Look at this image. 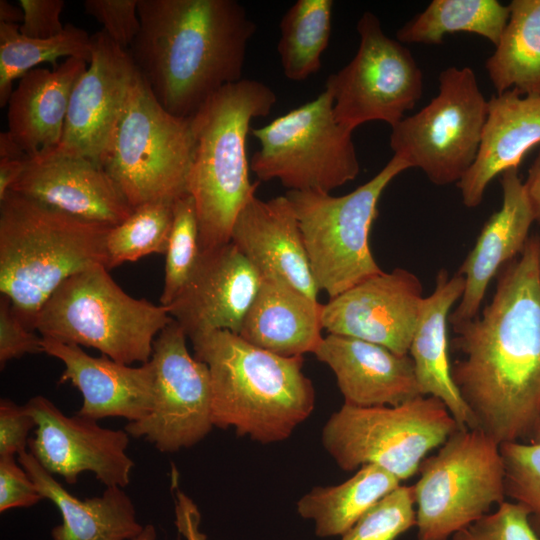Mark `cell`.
I'll list each match as a JSON object with an SVG mask.
<instances>
[{
	"label": "cell",
	"instance_id": "cell-1",
	"mask_svg": "<svg viewBox=\"0 0 540 540\" xmlns=\"http://www.w3.org/2000/svg\"><path fill=\"white\" fill-rule=\"evenodd\" d=\"M538 236L501 268L495 292L473 319L452 325L453 381L476 429L498 444L528 442L540 417Z\"/></svg>",
	"mask_w": 540,
	"mask_h": 540
},
{
	"label": "cell",
	"instance_id": "cell-2",
	"mask_svg": "<svg viewBox=\"0 0 540 540\" xmlns=\"http://www.w3.org/2000/svg\"><path fill=\"white\" fill-rule=\"evenodd\" d=\"M140 30L127 49L157 102L191 117L240 81L256 25L235 0H138Z\"/></svg>",
	"mask_w": 540,
	"mask_h": 540
},
{
	"label": "cell",
	"instance_id": "cell-3",
	"mask_svg": "<svg viewBox=\"0 0 540 540\" xmlns=\"http://www.w3.org/2000/svg\"><path fill=\"white\" fill-rule=\"evenodd\" d=\"M210 372L212 421L263 444L288 439L315 407L303 356L283 357L216 330L190 337Z\"/></svg>",
	"mask_w": 540,
	"mask_h": 540
},
{
	"label": "cell",
	"instance_id": "cell-4",
	"mask_svg": "<svg viewBox=\"0 0 540 540\" xmlns=\"http://www.w3.org/2000/svg\"><path fill=\"white\" fill-rule=\"evenodd\" d=\"M113 226L83 220L9 191L0 200V292L31 331L68 277L107 264Z\"/></svg>",
	"mask_w": 540,
	"mask_h": 540
},
{
	"label": "cell",
	"instance_id": "cell-5",
	"mask_svg": "<svg viewBox=\"0 0 540 540\" xmlns=\"http://www.w3.org/2000/svg\"><path fill=\"white\" fill-rule=\"evenodd\" d=\"M277 101L266 84L250 79L228 84L190 118L195 139L187 182L199 228L200 251L231 242L240 211L255 197L247 135L254 118L265 117Z\"/></svg>",
	"mask_w": 540,
	"mask_h": 540
},
{
	"label": "cell",
	"instance_id": "cell-6",
	"mask_svg": "<svg viewBox=\"0 0 540 540\" xmlns=\"http://www.w3.org/2000/svg\"><path fill=\"white\" fill-rule=\"evenodd\" d=\"M108 271L97 265L68 277L41 307L34 329L118 363H147L155 338L173 318L166 306L128 295Z\"/></svg>",
	"mask_w": 540,
	"mask_h": 540
},
{
	"label": "cell",
	"instance_id": "cell-7",
	"mask_svg": "<svg viewBox=\"0 0 540 540\" xmlns=\"http://www.w3.org/2000/svg\"><path fill=\"white\" fill-rule=\"evenodd\" d=\"M194 147L191 118L167 112L138 72L100 164L134 209L188 194Z\"/></svg>",
	"mask_w": 540,
	"mask_h": 540
},
{
	"label": "cell",
	"instance_id": "cell-8",
	"mask_svg": "<svg viewBox=\"0 0 540 540\" xmlns=\"http://www.w3.org/2000/svg\"><path fill=\"white\" fill-rule=\"evenodd\" d=\"M409 168L403 158L393 155L373 178L348 194L286 192L298 219L314 282L329 298L383 271L369 246L370 229L382 193Z\"/></svg>",
	"mask_w": 540,
	"mask_h": 540
},
{
	"label": "cell",
	"instance_id": "cell-9",
	"mask_svg": "<svg viewBox=\"0 0 540 540\" xmlns=\"http://www.w3.org/2000/svg\"><path fill=\"white\" fill-rule=\"evenodd\" d=\"M459 429L440 399L418 396L397 406L343 404L324 424L321 442L344 471L374 464L403 481Z\"/></svg>",
	"mask_w": 540,
	"mask_h": 540
},
{
	"label": "cell",
	"instance_id": "cell-10",
	"mask_svg": "<svg viewBox=\"0 0 540 540\" xmlns=\"http://www.w3.org/2000/svg\"><path fill=\"white\" fill-rule=\"evenodd\" d=\"M418 473L417 540H448L507 497L500 444L480 429L454 432Z\"/></svg>",
	"mask_w": 540,
	"mask_h": 540
},
{
	"label": "cell",
	"instance_id": "cell-11",
	"mask_svg": "<svg viewBox=\"0 0 540 540\" xmlns=\"http://www.w3.org/2000/svg\"><path fill=\"white\" fill-rule=\"evenodd\" d=\"M250 133L259 143L250 162L259 181L277 179L288 191L330 193L360 172L352 132L336 121L325 89Z\"/></svg>",
	"mask_w": 540,
	"mask_h": 540
},
{
	"label": "cell",
	"instance_id": "cell-12",
	"mask_svg": "<svg viewBox=\"0 0 540 540\" xmlns=\"http://www.w3.org/2000/svg\"><path fill=\"white\" fill-rule=\"evenodd\" d=\"M438 83L427 105L391 127L390 147L410 168L443 186L458 183L474 163L488 100L470 67H448Z\"/></svg>",
	"mask_w": 540,
	"mask_h": 540
},
{
	"label": "cell",
	"instance_id": "cell-13",
	"mask_svg": "<svg viewBox=\"0 0 540 540\" xmlns=\"http://www.w3.org/2000/svg\"><path fill=\"white\" fill-rule=\"evenodd\" d=\"M357 32L360 42L355 56L325 82L335 119L351 132L370 121L392 127L421 99L422 71L410 50L388 37L372 12L362 14Z\"/></svg>",
	"mask_w": 540,
	"mask_h": 540
},
{
	"label": "cell",
	"instance_id": "cell-14",
	"mask_svg": "<svg viewBox=\"0 0 540 540\" xmlns=\"http://www.w3.org/2000/svg\"><path fill=\"white\" fill-rule=\"evenodd\" d=\"M187 335L174 320L153 343L154 404L144 419L128 422L124 430L144 438L163 453L190 448L214 427L208 366L188 351Z\"/></svg>",
	"mask_w": 540,
	"mask_h": 540
},
{
	"label": "cell",
	"instance_id": "cell-15",
	"mask_svg": "<svg viewBox=\"0 0 540 540\" xmlns=\"http://www.w3.org/2000/svg\"><path fill=\"white\" fill-rule=\"evenodd\" d=\"M25 405L36 422L29 452L50 474L69 484L83 472H92L106 487L129 484L134 462L127 453L130 435L125 430L104 428L77 414L67 416L41 395Z\"/></svg>",
	"mask_w": 540,
	"mask_h": 540
},
{
	"label": "cell",
	"instance_id": "cell-16",
	"mask_svg": "<svg viewBox=\"0 0 540 540\" xmlns=\"http://www.w3.org/2000/svg\"><path fill=\"white\" fill-rule=\"evenodd\" d=\"M91 44L90 65L73 87L62 138L54 149L100 164L138 71L127 50L105 31L91 35Z\"/></svg>",
	"mask_w": 540,
	"mask_h": 540
},
{
	"label": "cell",
	"instance_id": "cell-17",
	"mask_svg": "<svg viewBox=\"0 0 540 540\" xmlns=\"http://www.w3.org/2000/svg\"><path fill=\"white\" fill-rule=\"evenodd\" d=\"M423 298L422 284L412 272L382 271L323 304V329L407 355Z\"/></svg>",
	"mask_w": 540,
	"mask_h": 540
},
{
	"label": "cell",
	"instance_id": "cell-18",
	"mask_svg": "<svg viewBox=\"0 0 540 540\" xmlns=\"http://www.w3.org/2000/svg\"><path fill=\"white\" fill-rule=\"evenodd\" d=\"M261 275L232 243L200 251L177 298L167 306L187 337L216 330L239 335Z\"/></svg>",
	"mask_w": 540,
	"mask_h": 540
},
{
	"label": "cell",
	"instance_id": "cell-19",
	"mask_svg": "<svg viewBox=\"0 0 540 540\" xmlns=\"http://www.w3.org/2000/svg\"><path fill=\"white\" fill-rule=\"evenodd\" d=\"M10 191L83 220L116 226L133 209L97 162L51 149L30 158Z\"/></svg>",
	"mask_w": 540,
	"mask_h": 540
},
{
	"label": "cell",
	"instance_id": "cell-20",
	"mask_svg": "<svg viewBox=\"0 0 540 540\" xmlns=\"http://www.w3.org/2000/svg\"><path fill=\"white\" fill-rule=\"evenodd\" d=\"M43 352L59 359L65 369L59 383L69 382L83 399L77 415L94 421L120 417L135 422L148 416L154 404L155 367H133L102 355L94 357L80 346L42 337Z\"/></svg>",
	"mask_w": 540,
	"mask_h": 540
},
{
	"label": "cell",
	"instance_id": "cell-21",
	"mask_svg": "<svg viewBox=\"0 0 540 540\" xmlns=\"http://www.w3.org/2000/svg\"><path fill=\"white\" fill-rule=\"evenodd\" d=\"M313 354L334 373L344 404L397 406L422 396L409 354L336 334L323 337Z\"/></svg>",
	"mask_w": 540,
	"mask_h": 540
},
{
	"label": "cell",
	"instance_id": "cell-22",
	"mask_svg": "<svg viewBox=\"0 0 540 540\" xmlns=\"http://www.w3.org/2000/svg\"><path fill=\"white\" fill-rule=\"evenodd\" d=\"M502 205L485 222L459 273L465 280L463 295L449 315L456 325L473 319L495 275L520 254L528 239L535 215L518 168L501 174Z\"/></svg>",
	"mask_w": 540,
	"mask_h": 540
},
{
	"label": "cell",
	"instance_id": "cell-23",
	"mask_svg": "<svg viewBox=\"0 0 540 540\" xmlns=\"http://www.w3.org/2000/svg\"><path fill=\"white\" fill-rule=\"evenodd\" d=\"M231 242L261 277L277 276L312 299L317 288L298 219L286 195L268 201L253 197L238 214Z\"/></svg>",
	"mask_w": 540,
	"mask_h": 540
},
{
	"label": "cell",
	"instance_id": "cell-24",
	"mask_svg": "<svg viewBox=\"0 0 540 540\" xmlns=\"http://www.w3.org/2000/svg\"><path fill=\"white\" fill-rule=\"evenodd\" d=\"M540 144V95L516 90L493 95L476 159L457 183L463 204L475 208L489 183L499 174L518 168L525 154Z\"/></svg>",
	"mask_w": 540,
	"mask_h": 540
},
{
	"label": "cell",
	"instance_id": "cell-25",
	"mask_svg": "<svg viewBox=\"0 0 540 540\" xmlns=\"http://www.w3.org/2000/svg\"><path fill=\"white\" fill-rule=\"evenodd\" d=\"M464 289L465 280L459 272L453 276L445 269L438 272L434 291L422 300L409 355L421 395L440 399L460 428L476 429L475 419L453 381L448 354L449 312Z\"/></svg>",
	"mask_w": 540,
	"mask_h": 540
},
{
	"label": "cell",
	"instance_id": "cell-26",
	"mask_svg": "<svg viewBox=\"0 0 540 540\" xmlns=\"http://www.w3.org/2000/svg\"><path fill=\"white\" fill-rule=\"evenodd\" d=\"M261 278L239 336L283 357L314 353L323 339V304L280 277Z\"/></svg>",
	"mask_w": 540,
	"mask_h": 540
},
{
	"label": "cell",
	"instance_id": "cell-27",
	"mask_svg": "<svg viewBox=\"0 0 540 540\" xmlns=\"http://www.w3.org/2000/svg\"><path fill=\"white\" fill-rule=\"evenodd\" d=\"M86 69V61L66 58L52 70L28 71L13 89L8 132L31 157L59 145L73 87Z\"/></svg>",
	"mask_w": 540,
	"mask_h": 540
},
{
	"label": "cell",
	"instance_id": "cell-28",
	"mask_svg": "<svg viewBox=\"0 0 540 540\" xmlns=\"http://www.w3.org/2000/svg\"><path fill=\"white\" fill-rule=\"evenodd\" d=\"M44 499L58 508L62 522L51 530L52 540H132L144 528L135 506L121 487H106L102 495L81 500L68 492L29 452L18 455Z\"/></svg>",
	"mask_w": 540,
	"mask_h": 540
},
{
	"label": "cell",
	"instance_id": "cell-29",
	"mask_svg": "<svg viewBox=\"0 0 540 540\" xmlns=\"http://www.w3.org/2000/svg\"><path fill=\"white\" fill-rule=\"evenodd\" d=\"M400 483L378 465H363L341 484L314 487L297 501L296 510L314 522L316 536H342Z\"/></svg>",
	"mask_w": 540,
	"mask_h": 540
},
{
	"label": "cell",
	"instance_id": "cell-30",
	"mask_svg": "<svg viewBox=\"0 0 540 540\" xmlns=\"http://www.w3.org/2000/svg\"><path fill=\"white\" fill-rule=\"evenodd\" d=\"M508 6L509 19L485 62L486 72L496 94L540 95V0H513Z\"/></svg>",
	"mask_w": 540,
	"mask_h": 540
},
{
	"label": "cell",
	"instance_id": "cell-31",
	"mask_svg": "<svg viewBox=\"0 0 540 540\" xmlns=\"http://www.w3.org/2000/svg\"><path fill=\"white\" fill-rule=\"evenodd\" d=\"M510 15L498 0H433L396 32L402 44L439 45L446 34L468 32L498 45Z\"/></svg>",
	"mask_w": 540,
	"mask_h": 540
},
{
	"label": "cell",
	"instance_id": "cell-32",
	"mask_svg": "<svg viewBox=\"0 0 540 540\" xmlns=\"http://www.w3.org/2000/svg\"><path fill=\"white\" fill-rule=\"evenodd\" d=\"M332 0H298L283 15L277 45L283 73L302 81L321 68L331 35Z\"/></svg>",
	"mask_w": 540,
	"mask_h": 540
},
{
	"label": "cell",
	"instance_id": "cell-33",
	"mask_svg": "<svg viewBox=\"0 0 540 540\" xmlns=\"http://www.w3.org/2000/svg\"><path fill=\"white\" fill-rule=\"evenodd\" d=\"M59 57H74L90 63L91 35L68 23L55 37L35 39L21 34L19 25L0 22V107L8 103L15 79L38 64L55 62Z\"/></svg>",
	"mask_w": 540,
	"mask_h": 540
},
{
	"label": "cell",
	"instance_id": "cell-34",
	"mask_svg": "<svg viewBox=\"0 0 540 540\" xmlns=\"http://www.w3.org/2000/svg\"><path fill=\"white\" fill-rule=\"evenodd\" d=\"M174 202L159 200L142 204L125 221L111 227L106 239V268L111 270L153 253L165 254Z\"/></svg>",
	"mask_w": 540,
	"mask_h": 540
},
{
	"label": "cell",
	"instance_id": "cell-35",
	"mask_svg": "<svg viewBox=\"0 0 540 540\" xmlns=\"http://www.w3.org/2000/svg\"><path fill=\"white\" fill-rule=\"evenodd\" d=\"M161 305L169 306L188 282L200 255L195 203L189 194L174 202L173 223L166 250Z\"/></svg>",
	"mask_w": 540,
	"mask_h": 540
},
{
	"label": "cell",
	"instance_id": "cell-36",
	"mask_svg": "<svg viewBox=\"0 0 540 540\" xmlns=\"http://www.w3.org/2000/svg\"><path fill=\"white\" fill-rule=\"evenodd\" d=\"M416 527L413 486L400 485L369 509L341 540H396Z\"/></svg>",
	"mask_w": 540,
	"mask_h": 540
},
{
	"label": "cell",
	"instance_id": "cell-37",
	"mask_svg": "<svg viewBox=\"0 0 540 540\" xmlns=\"http://www.w3.org/2000/svg\"><path fill=\"white\" fill-rule=\"evenodd\" d=\"M500 450L506 496L528 509L531 525L540 537V443H503Z\"/></svg>",
	"mask_w": 540,
	"mask_h": 540
},
{
	"label": "cell",
	"instance_id": "cell-38",
	"mask_svg": "<svg viewBox=\"0 0 540 540\" xmlns=\"http://www.w3.org/2000/svg\"><path fill=\"white\" fill-rule=\"evenodd\" d=\"M451 540H540V537L531 525L528 509L505 500L494 512L453 534Z\"/></svg>",
	"mask_w": 540,
	"mask_h": 540
},
{
	"label": "cell",
	"instance_id": "cell-39",
	"mask_svg": "<svg viewBox=\"0 0 540 540\" xmlns=\"http://www.w3.org/2000/svg\"><path fill=\"white\" fill-rule=\"evenodd\" d=\"M85 13L103 25V31L127 50L140 30L138 0H85Z\"/></svg>",
	"mask_w": 540,
	"mask_h": 540
},
{
	"label": "cell",
	"instance_id": "cell-40",
	"mask_svg": "<svg viewBox=\"0 0 540 540\" xmlns=\"http://www.w3.org/2000/svg\"><path fill=\"white\" fill-rule=\"evenodd\" d=\"M42 336L27 328L12 310L10 300L0 298V367L26 354L43 352Z\"/></svg>",
	"mask_w": 540,
	"mask_h": 540
},
{
	"label": "cell",
	"instance_id": "cell-41",
	"mask_svg": "<svg viewBox=\"0 0 540 540\" xmlns=\"http://www.w3.org/2000/svg\"><path fill=\"white\" fill-rule=\"evenodd\" d=\"M42 499L36 485L15 457H0V512L31 507Z\"/></svg>",
	"mask_w": 540,
	"mask_h": 540
},
{
	"label": "cell",
	"instance_id": "cell-42",
	"mask_svg": "<svg viewBox=\"0 0 540 540\" xmlns=\"http://www.w3.org/2000/svg\"><path fill=\"white\" fill-rule=\"evenodd\" d=\"M36 422L26 405L0 401V457H15L27 451L29 434Z\"/></svg>",
	"mask_w": 540,
	"mask_h": 540
},
{
	"label": "cell",
	"instance_id": "cell-43",
	"mask_svg": "<svg viewBox=\"0 0 540 540\" xmlns=\"http://www.w3.org/2000/svg\"><path fill=\"white\" fill-rule=\"evenodd\" d=\"M24 12V20L19 31L26 37L49 39L61 34L65 25L60 15L65 6L64 0H19Z\"/></svg>",
	"mask_w": 540,
	"mask_h": 540
},
{
	"label": "cell",
	"instance_id": "cell-44",
	"mask_svg": "<svg viewBox=\"0 0 540 540\" xmlns=\"http://www.w3.org/2000/svg\"><path fill=\"white\" fill-rule=\"evenodd\" d=\"M175 525L186 540H207L200 531V512L197 505L182 491L175 492Z\"/></svg>",
	"mask_w": 540,
	"mask_h": 540
},
{
	"label": "cell",
	"instance_id": "cell-45",
	"mask_svg": "<svg viewBox=\"0 0 540 540\" xmlns=\"http://www.w3.org/2000/svg\"><path fill=\"white\" fill-rule=\"evenodd\" d=\"M31 157H0V200L19 179Z\"/></svg>",
	"mask_w": 540,
	"mask_h": 540
},
{
	"label": "cell",
	"instance_id": "cell-46",
	"mask_svg": "<svg viewBox=\"0 0 540 540\" xmlns=\"http://www.w3.org/2000/svg\"><path fill=\"white\" fill-rule=\"evenodd\" d=\"M524 185L535 215V222L540 224V150L533 161Z\"/></svg>",
	"mask_w": 540,
	"mask_h": 540
},
{
	"label": "cell",
	"instance_id": "cell-47",
	"mask_svg": "<svg viewBox=\"0 0 540 540\" xmlns=\"http://www.w3.org/2000/svg\"><path fill=\"white\" fill-rule=\"evenodd\" d=\"M24 12L20 6L11 4L7 0H0V22L12 25H18L23 22Z\"/></svg>",
	"mask_w": 540,
	"mask_h": 540
},
{
	"label": "cell",
	"instance_id": "cell-48",
	"mask_svg": "<svg viewBox=\"0 0 540 540\" xmlns=\"http://www.w3.org/2000/svg\"><path fill=\"white\" fill-rule=\"evenodd\" d=\"M156 528L152 524L145 525L143 530L132 540H156Z\"/></svg>",
	"mask_w": 540,
	"mask_h": 540
},
{
	"label": "cell",
	"instance_id": "cell-49",
	"mask_svg": "<svg viewBox=\"0 0 540 540\" xmlns=\"http://www.w3.org/2000/svg\"><path fill=\"white\" fill-rule=\"evenodd\" d=\"M528 443H540V417L531 433Z\"/></svg>",
	"mask_w": 540,
	"mask_h": 540
},
{
	"label": "cell",
	"instance_id": "cell-50",
	"mask_svg": "<svg viewBox=\"0 0 540 540\" xmlns=\"http://www.w3.org/2000/svg\"><path fill=\"white\" fill-rule=\"evenodd\" d=\"M539 270H540V245H539Z\"/></svg>",
	"mask_w": 540,
	"mask_h": 540
}]
</instances>
